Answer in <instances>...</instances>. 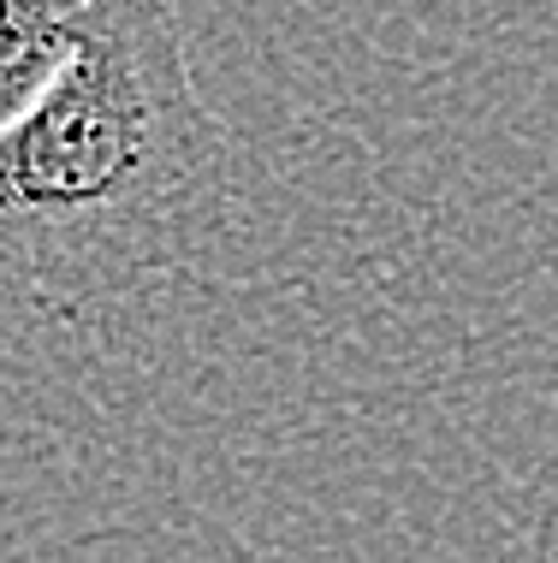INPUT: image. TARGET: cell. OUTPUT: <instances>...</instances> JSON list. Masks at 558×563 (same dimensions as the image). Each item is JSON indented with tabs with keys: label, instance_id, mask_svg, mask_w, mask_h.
<instances>
[{
	"label": "cell",
	"instance_id": "obj_1",
	"mask_svg": "<svg viewBox=\"0 0 558 563\" xmlns=\"http://www.w3.org/2000/svg\"><path fill=\"white\" fill-rule=\"evenodd\" d=\"M232 131L173 0H96L72 66L0 125V309L96 327L185 279L232 225Z\"/></svg>",
	"mask_w": 558,
	"mask_h": 563
},
{
	"label": "cell",
	"instance_id": "obj_2",
	"mask_svg": "<svg viewBox=\"0 0 558 563\" xmlns=\"http://www.w3.org/2000/svg\"><path fill=\"white\" fill-rule=\"evenodd\" d=\"M96 0H0V125L42 101L72 66Z\"/></svg>",
	"mask_w": 558,
	"mask_h": 563
}]
</instances>
